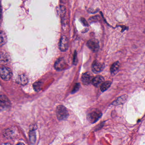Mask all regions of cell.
<instances>
[{
	"label": "cell",
	"instance_id": "obj_1",
	"mask_svg": "<svg viewBox=\"0 0 145 145\" xmlns=\"http://www.w3.org/2000/svg\"><path fill=\"white\" fill-rule=\"evenodd\" d=\"M102 114L98 109H94L91 110L87 115V119L91 123L96 122L101 117Z\"/></svg>",
	"mask_w": 145,
	"mask_h": 145
},
{
	"label": "cell",
	"instance_id": "obj_2",
	"mask_svg": "<svg viewBox=\"0 0 145 145\" xmlns=\"http://www.w3.org/2000/svg\"><path fill=\"white\" fill-rule=\"evenodd\" d=\"M57 117L59 120H65L69 117L68 111L64 106L59 105L56 108Z\"/></svg>",
	"mask_w": 145,
	"mask_h": 145
},
{
	"label": "cell",
	"instance_id": "obj_3",
	"mask_svg": "<svg viewBox=\"0 0 145 145\" xmlns=\"http://www.w3.org/2000/svg\"><path fill=\"white\" fill-rule=\"evenodd\" d=\"M0 76L4 80H9L12 77V71L8 67H2L0 68Z\"/></svg>",
	"mask_w": 145,
	"mask_h": 145
},
{
	"label": "cell",
	"instance_id": "obj_4",
	"mask_svg": "<svg viewBox=\"0 0 145 145\" xmlns=\"http://www.w3.org/2000/svg\"><path fill=\"white\" fill-rule=\"evenodd\" d=\"M87 46L92 51L97 52L100 48L99 41L96 39H91L87 42Z\"/></svg>",
	"mask_w": 145,
	"mask_h": 145
},
{
	"label": "cell",
	"instance_id": "obj_5",
	"mask_svg": "<svg viewBox=\"0 0 145 145\" xmlns=\"http://www.w3.org/2000/svg\"><path fill=\"white\" fill-rule=\"evenodd\" d=\"M67 66V64L63 57H61L57 59L54 65L55 68L58 71H61L66 69Z\"/></svg>",
	"mask_w": 145,
	"mask_h": 145
},
{
	"label": "cell",
	"instance_id": "obj_6",
	"mask_svg": "<svg viewBox=\"0 0 145 145\" xmlns=\"http://www.w3.org/2000/svg\"><path fill=\"white\" fill-rule=\"evenodd\" d=\"M59 49L61 51L66 52L68 49L69 40L66 36L63 35L61 37L59 43Z\"/></svg>",
	"mask_w": 145,
	"mask_h": 145
},
{
	"label": "cell",
	"instance_id": "obj_7",
	"mask_svg": "<svg viewBox=\"0 0 145 145\" xmlns=\"http://www.w3.org/2000/svg\"><path fill=\"white\" fill-rule=\"evenodd\" d=\"M105 65L104 63H101L97 61H94L91 66L92 71L95 73L100 72L104 69Z\"/></svg>",
	"mask_w": 145,
	"mask_h": 145
},
{
	"label": "cell",
	"instance_id": "obj_8",
	"mask_svg": "<svg viewBox=\"0 0 145 145\" xmlns=\"http://www.w3.org/2000/svg\"><path fill=\"white\" fill-rule=\"evenodd\" d=\"M92 74L89 72H86L83 74L81 78V80L84 84L88 85L92 82L93 78Z\"/></svg>",
	"mask_w": 145,
	"mask_h": 145
},
{
	"label": "cell",
	"instance_id": "obj_9",
	"mask_svg": "<svg viewBox=\"0 0 145 145\" xmlns=\"http://www.w3.org/2000/svg\"><path fill=\"white\" fill-rule=\"evenodd\" d=\"M10 102L9 99L6 96L2 95L0 96V108L5 109L10 107Z\"/></svg>",
	"mask_w": 145,
	"mask_h": 145
},
{
	"label": "cell",
	"instance_id": "obj_10",
	"mask_svg": "<svg viewBox=\"0 0 145 145\" xmlns=\"http://www.w3.org/2000/svg\"><path fill=\"white\" fill-rule=\"evenodd\" d=\"M10 56L7 53H0V64L2 65H6L10 62Z\"/></svg>",
	"mask_w": 145,
	"mask_h": 145
},
{
	"label": "cell",
	"instance_id": "obj_11",
	"mask_svg": "<svg viewBox=\"0 0 145 145\" xmlns=\"http://www.w3.org/2000/svg\"><path fill=\"white\" fill-rule=\"evenodd\" d=\"M104 82V78L101 75H97L93 78L91 83L95 87H99V86H101L102 84Z\"/></svg>",
	"mask_w": 145,
	"mask_h": 145
},
{
	"label": "cell",
	"instance_id": "obj_12",
	"mask_svg": "<svg viewBox=\"0 0 145 145\" xmlns=\"http://www.w3.org/2000/svg\"><path fill=\"white\" fill-rule=\"evenodd\" d=\"M4 135L5 137L8 138H12L16 135V131L14 128H10L4 131Z\"/></svg>",
	"mask_w": 145,
	"mask_h": 145
},
{
	"label": "cell",
	"instance_id": "obj_13",
	"mask_svg": "<svg viewBox=\"0 0 145 145\" xmlns=\"http://www.w3.org/2000/svg\"><path fill=\"white\" fill-rule=\"evenodd\" d=\"M17 81L18 84L22 85H25L27 84L28 82V79L27 76L24 74H21L19 75Z\"/></svg>",
	"mask_w": 145,
	"mask_h": 145
},
{
	"label": "cell",
	"instance_id": "obj_14",
	"mask_svg": "<svg viewBox=\"0 0 145 145\" xmlns=\"http://www.w3.org/2000/svg\"><path fill=\"white\" fill-rule=\"evenodd\" d=\"M57 12L59 16L61 17L62 18H63L66 15L67 10L65 7L60 5L57 8Z\"/></svg>",
	"mask_w": 145,
	"mask_h": 145
},
{
	"label": "cell",
	"instance_id": "obj_15",
	"mask_svg": "<svg viewBox=\"0 0 145 145\" xmlns=\"http://www.w3.org/2000/svg\"><path fill=\"white\" fill-rule=\"evenodd\" d=\"M120 67V64L118 61L114 63L112 65L110 69L111 74H116L119 70Z\"/></svg>",
	"mask_w": 145,
	"mask_h": 145
},
{
	"label": "cell",
	"instance_id": "obj_16",
	"mask_svg": "<svg viewBox=\"0 0 145 145\" xmlns=\"http://www.w3.org/2000/svg\"><path fill=\"white\" fill-rule=\"evenodd\" d=\"M7 41V36L5 32L0 31V47L5 44Z\"/></svg>",
	"mask_w": 145,
	"mask_h": 145
},
{
	"label": "cell",
	"instance_id": "obj_17",
	"mask_svg": "<svg viewBox=\"0 0 145 145\" xmlns=\"http://www.w3.org/2000/svg\"><path fill=\"white\" fill-rule=\"evenodd\" d=\"M111 81H108L106 82H103L101 85V90L102 92L106 91L107 89L110 87V86L111 85Z\"/></svg>",
	"mask_w": 145,
	"mask_h": 145
},
{
	"label": "cell",
	"instance_id": "obj_18",
	"mask_svg": "<svg viewBox=\"0 0 145 145\" xmlns=\"http://www.w3.org/2000/svg\"><path fill=\"white\" fill-rule=\"evenodd\" d=\"M41 82L40 81H38L34 84L33 88L35 91H39L41 89Z\"/></svg>",
	"mask_w": 145,
	"mask_h": 145
},
{
	"label": "cell",
	"instance_id": "obj_19",
	"mask_svg": "<svg viewBox=\"0 0 145 145\" xmlns=\"http://www.w3.org/2000/svg\"><path fill=\"white\" fill-rule=\"evenodd\" d=\"M29 138H30L31 142H35L36 137H35V134L34 130H32L31 131H30V133H29Z\"/></svg>",
	"mask_w": 145,
	"mask_h": 145
},
{
	"label": "cell",
	"instance_id": "obj_20",
	"mask_svg": "<svg viewBox=\"0 0 145 145\" xmlns=\"http://www.w3.org/2000/svg\"><path fill=\"white\" fill-rule=\"evenodd\" d=\"M125 95L124 96V97H120L118 99L117 101H115V102H114V103L115 104V105H118V104H121V103H123L125 101Z\"/></svg>",
	"mask_w": 145,
	"mask_h": 145
},
{
	"label": "cell",
	"instance_id": "obj_21",
	"mask_svg": "<svg viewBox=\"0 0 145 145\" xmlns=\"http://www.w3.org/2000/svg\"><path fill=\"white\" fill-rule=\"evenodd\" d=\"M80 84L79 83H78L76 84L74 86V87L73 89L72 90L71 93L72 94H74V93H76V92L78 91L80 87Z\"/></svg>",
	"mask_w": 145,
	"mask_h": 145
},
{
	"label": "cell",
	"instance_id": "obj_22",
	"mask_svg": "<svg viewBox=\"0 0 145 145\" xmlns=\"http://www.w3.org/2000/svg\"><path fill=\"white\" fill-rule=\"evenodd\" d=\"M78 63V57H77V52L76 51H75L73 57V64L76 65Z\"/></svg>",
	"mask_w": 145,
	"mask_h": 145
},
{
	"label": "cell",
	"instance_id": "obj_23",
	"mask_svg": "<svg viewBox=\"0 0 145 145\" xmlns=\"http://www.w3.org/2000/svg\"><path fill=\"white\" fill-rule=\"evenodd\" d=\"M80 22L82 23V24L84 25V26H86V27H87V26H89V24H88V23L87 22V21L85 20V19H84V18H81L80 19Z\"/></svg>",
	"mask_w": 145,
	"mask_h": 145
}]
</instances>
